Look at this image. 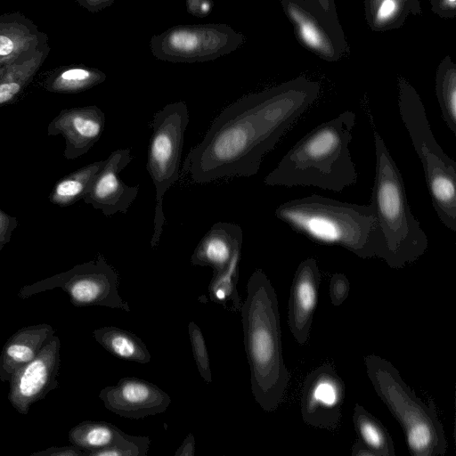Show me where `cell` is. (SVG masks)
I'll return each instance as SVG.
<instances>
[{
  "mask_svg": "<svg viewBox=\"0 0 456 456\" xmlns=\"http://www.w3.org/2000/svg\"><path fill=\"white\" fill-rule=\"evenodd\" d=\"M99 398L110 411L134 419L162 413L171 403V397L155 384L134 377L105 387Z\"/></svg>",
  "mask_w": 456,
  "mask_h": 456,
  "instance_id": "15",
  "label": "cell"
},
{
  "mask_svg": "<svg viewBox=\"0 0 456 456\" xmlns=\"http://www.w3.org/2000/svg\"><path fill=\"white\" fill-rule=\"evenodd\" d=\"M48 43L34 54L9 65L0 75V107L14 102L31 83L47 58Z\"/></svg>",
  "mask_w": 456,
  "mask_h": 456,
  "instance_id": "21",
  "label": "cell"
},
{
  "mask_svg": "<svg viewBox=\"0 0 456 456\" xmlns=\"http://www.w3.org/2000/svg\"><path fill=\"white\" fill-rule=\"evenodd\" d=\"M17 225L16 217L8 215L0 208V251L10 241Z\"/></svg>",
  "mask_w": 456,
  "mask_h": 456,
  "instance_id": "33",
  "label": "cell"
},
{
  "mask_svg": "<svg viewBox=\"0 0 456 456\" xmlns=\"http://www.w3.org/2000/svg\"><path fill=\"white\" fill-rule=\"evenodd\" d=\"M106 74L84 65L61 67L51 73L43 83L45 90L58 94H77L104 82Z\"/></svg>",
  "mask_w": 456,
  "mask_h": 456,
  "instance_id": "23",
  "label": "cell"
},
{
  "mask_svg": "<svg viewBox=\"0 0 456 456\" xmlns=\"http://www.w3.org/2000/svg\"><path fill=\"white\" fill-rule=\"evenodd\" d=\"M150 444L148 436L124 433L113 445L90 452L86 456H146Z\"/></svg>",
  "mask_w": 456,
  "mask_h": 456,
  "instance_id": "30",
  "label": "cell"
},
{
  "mask_svg": "<svg viewBox=\"0 0 456 456\" xmlns=\"http://www.w3.org/2000/svg\"><path fill=\"white\" fill-rule=\"evenodd\" d=\"M240 312L252 395L265 411L272 412L283 400L290 373L282 354L278 297L262 269L250 275Z\"/></svg>",
  "mask_w": 456,
  "mask_h": 456,
  "instance_id": "2",
  "label": "cell"
},
{
  "mask_svg": "<svg viewBox=\"0 0 456 456\" xmlns=\"http://www.w3.org/2000/svg\"><path fill=\"white\" fill-rule=\"evenodd\" d=\"M105 126L104 112L95 105L63 109L49 123L48 135L61 134L63 156L74 160L87 153L99 141Z\"/></svg>",
  "mask_w": 456,
  "mask_h": 456,
  "instance_id": "16",
  "label": "cell"
},
{
  "mask_svg": "<svg viewBox=\"0 0 456 456\" xmlns=\"http://www.w3.org/2000/svg\"><path fill=\"white\" fill-rule=\"evenodd\" d=\"M379 0H363L365 17L368 16Z\"/></svg>",
  "mask_w": 456,
  "mask_h": 456,
  "instance_id": "41",
  "label": "cell"
},
{
  "mask_svg": "<svg viewBox=\"0 0 456 456\" xmlns=\"http://www.w3.org/2000/svg\"><path fill=\"white\" fill-rule=\"evenodd\" d=\"M420 13L419 0H379L365 18L372 30L386 31L400 28L410 15Z\"/></svg>",
  "mask_w": 456,
  "mask_h": 456,
  "instance_id": "27",
  "label": "cell"
},
{
  "mask_svg": "<svg viewBox=\"0 0 456 456\" xmlns=\"http://www.w3.org/2000/svg\"><path fill=\"white\" fill-rule=\"evenodd\" d=\"M30 456H86V452L70 444L65 446H52L30 454Z\"/></svg>",
  "mask_w": 456,
  "mask_h": 456,
  "instance_id": "34",
  "label": "cell"
},
{
  "mask_svg": "<svg viewBox=\"0 0 456 456\" xmlns=\"http://www.w3.org/2000/svg\"><path fill=\"white\" fill-rule=\"evenodd\" d=\"M432 11L442 18H453L456 14V0H429Z\"/></svg>",
  "mask_w": 456,
  "mask_h": 456,
  "instance_id": "36",
  "label": "cell"
},
{
  "mask_svg": "<svg viewBox=\"0 0 456 456\" xmlns=\"http://www.w3.org/2000/svg\"><path fill=\"white\" fill-rule=\"evenodd\" d=\"M346 387L330 363L313 370L305 379L301 415L309 426L335 430L340 422Z\"/></svg>",
  "mask_w": 456,
  "mask_h": 456,
  "instance_id": "13",
  "label": "cell"
},
{
  "mask_svg": "<svg viewBox=\"0 0 456 456\" xmlns=\"http://www.w3.org/2000/svg\"><path fill=\"white\" fill-rule=\"evenodd\" d=\"M104 162L105 159L94 161L58 180L49 195V200L64 208L83 199Z\"/></svg>",
  "mask_w": 456,
  "mask_h": 456,
  "instance_id": "25",
  "label": "cell"
},
{
  "mask_svg": "<svg viewBox=\"0 0 456 456\" xmlns=\"http://www.w3.org/2000/svg\"><path fill=\"white\" fill-rule=\"evenodd\" d=\"M373 137L376 164L370 206L375 219L374 255L400 269L427 251L428 239L411 211L402 174L384 140L376 130Z\"/></svg>",
  "mask_w": 456,
  "mask_h": 456,
  "instance_id": "4",
  "label": "cell"
},
{
  "mask_svg": "<svg viewBox=\"0 0 456 456\" xmlns=\"http://www.w3.org/2000/svg\"><path fill=\"white\" fill-rule=\"evenodd\" d=\"M195 439L191 433L183 441L182 444L175 452V456H194L195 455Z\"/></svg>",
  "mask_w": 456,
  "mask_h": 456,
  "instance_id": "38",
  "label": "cell"
},
{
  "mask_svg": "<svg viewBox=\"0 0 456 456\" xmlns=\"http://www.w3.org/2000/svg\"><path fill=\"white\" fill-rule=\"evenodd\" d=\"M356 115L346 110L300 138L264 179L269 186H314L342 191L356 183L350 152Z\"/></svg>",
  "mask_w": 456,
  "mask_h": 456,
  "instance_id": "3",
  "label": "cell"
},
{
  "mask_svg": "<svg viewBox=\"0 0 456 456\" xmlns=\"http://www.w3.org/2000/svg\"><path fill=\"white\" fill-rule=\"evenodd\" d=\"M321 272L313 257L297 266L290 288L288 322L290 331L300 345L308 341L317 305Z\"/></svg>",
  "mask_w": 456,
  "mask_h": 456,
  "instance_id": "17",
  "label": "cell"
},
{
  "mask_svg": "<svg viewBox=\"0 0 456 456\" xmlns=\"http://www.w3.org/2000/svg\"><path fill=\"white\" fill-rule=\"evenodd\" d=\"M281 4L296 38L306 50L330 62L349 53L338 16L327 13L316 0H281Z\"/></svg>",
  "mask_w": 456,
  "mask_h": 456,
  "instance_id": "11",
  "label": "cell"
},
{
  "mask_svg": "<svg viewBox=\"0 0 456 456\" xmlns=\"http://www.w3.org/2000/svg\"><path fill=\"white\" fill-rule=\"evenodd\" d=\"M321 7L329 14L338 16L335 0H316Z\"/></svg>",
  "mask_w": 456,
  "mask_h": 456,
  "instance_id": "40",
  "label": "cell"
},
{
  "mask_svg": "<svg viewBox=\"0 0 456 456\" xmlns=\"http://www.w3.org/2000/svg\"><path fill=\"white\" fill-rule=\"evenodd\" d=\"M95 340L110 354L117 358L138 363H149L151 355L135 334L114 326L95 329L93 331Z\"/></svg>",
  "mask_w": 456,
  "mask_h": 456,
  "instance_id": "22",
  "label": "cell"
},
{
  "mask_svg": "<svg viewBox=\"0 0 456 456\" xmlns=\"http://www.w3.org/2000/svg\"><path fill=\"white\" fill-rule=\"evenodd\" d=\"M329 291L331 304L334 306L341 305L349 296L350 282L347 277L344 273H334L330 278Z\"/></svg>",
  "mask_w": 456,
  "mask_h": 456,
  "instance_id": "32",
  "label": "cell"
},
{
  "mask_svg": "<svg viewBox=\"0 0 456 456\" xmlns=\"http://www.w3.org/2000/svg\"><path fill=\"white\" fill-rule=\"evenodd\" d=\"M187 12L198 18L207 17L213 10L212 0H186Z\"/></svg>",
  "mask_w": 456,
  "mask_h": 456,
  "instance_id": "35",
  "label": "cell"
},
{
  "mask_svg": "<svg viewBox=\"0 0 456 456\" xmlns=\"http://www.w3.org/2000/svg\"><path fill=\"white\" fill-rule=\"evenodd\" d=\"M243 232L233 223L217 222L201 238L191 256V264L209 266L213 275L224 271L237 250L241 249Z\"/></svg>",
  "mask_w": 456,
  "mask_h": 456,
  "instance_id": "19",
  "label": "cell"
},
{
  "mask_svg": "<svg viewBox=\"0 0 456 456\" xmlns=\"http://www.w3.org/2000/svg\"><path fill=\"white\" fill-rule=\"evenodd\" d=\"M364 365L377 395L401 425L411 455H444L447 441L435 403L419 398L389 361L369 354Z\"/></svg>",
  "mask_w": 456,
  "mask_h": 456,
  "instance_id": "6",
  "label": "cell"
},
{
  "mask_svg": "<svg viewBox=\"0 0 456 456\" xmlns=\"http://www.w3.org/2000/svg\"><path fill=\"white\" fill-rule=\"evenodd\" d=\"M352 456H375L374 452L370 450L359 439L355 441L352 447Z\"/></svg>",
  "mask_w": 456,
  "mask_h": 456,
  "instance_id": "39",
  "label": "cell"
},
{
  "mask_svg": "<svg viewBox=\"0 0 456 456\" xmlns=\"http://www.w3.org/2000/svg\"><path fill=\"white\" fill-rule=\"evenodd\" d=\"M398 110L423 167L432 206L441 223L456 232V162L436 142L416 89L399 77Z\"/></svg>",
  "mask_w": 456,
  "mask_h": 456,
  "instance_id": "7",
  "label": "cell"
},
{
  "mask_svg": "<svg viewBox=\"0 0 456 456\" xmlns=\"http://www.w3.org/2000/svg\"><path fill=\"white\" fill-rule=\"evenodd\" d=\"M88 12L95 13L113 4L115 0H75Z\"/></svg>",
  "mask_w": 456,
  "mask_h": 456,
  "instance_id": "37",
  "label": "cell"
},
{
  "mask_svg": "<svg viewBox=\"0 0 456 456\" xmlns=\"http://www.w3.org/2000/svg\"><path fill=\"white\" fill-rule=\"evenodd\" d=\"M435 82L442 118L451 132L456 134V67L450 56L438 65Z\"/></svg>",
  "mask_w": 456,
  "mask_h": 456,
  "instance_id": "28",
  "label": "cell"
},
{
  "mask_svg": "<svg viewBox=\"0 0 456 456\" xmlns=\"http://www.w3.org/2000/svg\"><path fill=\"white\" fill-rule=\"evenodd\" d=\"M353 423L357 436L375 456H395L392 437L386 427L363 406L356 403L354 408Z\"/></svg>",
  "mask_w": 456,
  "mask_h": 456,
  "instance_id": "24",
  "label": "cell"
},
{
  "mask_svg": "<svg viewBox=\"0 0 456 456\" xmlns=\"http://www.w3.org/2000/svg\"><path fill=\"white\" fill-rule=\"evenodd\" d=\"M60 350V338L54 334L32 361L12 373L8 400L20 414L27 415L33 403L59 387Z\"/></svg>",
  "mask_w": 456,
  "mask_h": 456,
  "instance_id": "12",
  "label": "cell"
},
{
  "mask_svg": "<svg viewBox=\"0 0 456 456\" xmlns=\"http://www.w3.org/2000/svg\"><path fill=\"white\" fill-rule=\"evenodd\" d=\"M240 250H237L232 257L227 267L221 273L213 275L208 286V295L211 301L229 306L234 312L240 310L241 302L238 294L237 284L239 281V264Z\"/></svg>",
  "mask_w": 456,
  "mask_h": 456,
  "instance_id": "29",
  "label": "cell"
},
{
  "mask_svg": "<svg viewBox=\"0 0 456 456\" xmlns=\"http://www.w3.org/2000/svg\"><path fill=\"white\" fill-rule=\"evenodd\" d=\"M320 84L298 77L232 102L187 154L183 173L195 183L249 177L293 124L315 102Z\"/></svg>",
  "mask_w": 456,
  "mask_h": 456,
  "instance_id": "1",
  "label": "cell"
},
{
  "mask_svg": "<svg viewBox=\"0 0 456 456\" xmlns=\"http://www.w3.org/2000/svg\"><path fill=\"white\" fill-rule=\"evenodd\" d=\"M132 159L130 149L112 151L94 178L83 198L84 202L101 210L106 216L126 214L139 192L138 185L129 186L119 177Z\"/></svg>",
  "mask_w": 456,
  "mask_h": 456,
  "instance_id": "14",
  "label": "cell"
},
{
  "mask_svg": "<svg viewBox=\"0 0 456 456\" xmlns=\"http://www.w3.org/2000/svg\"><path fill=\"white\" fill-rule=\"evenodd\" d=\"M189 110L185 102L165 105L152 118L146 169L155 187L153 232L151 246L160 240L165 224L163 199L167 191L179 179L184 134L189 125Z\"/></svg>",
  "mask_w": 456,
  "mask_h": 456,
  "instance_id": "8",
  "label": "cell"
},
{
  "mask_svg": "<svg viewBox=\"0 0 456 456\" xmlns=\"http://www.w3.org/2000/svg\"><path fill=\"white\" fill-rule=\"evenodd\" d=\"M118 273L99 254L94 260L23 286L17 297L26 299L33 295L60 288L69 295L75 306L97 305L130 312L129 305L118 293Z\"/></svg>",
  "mask_w": 456,
  "mask_h": 456,
  "instance_id": "9",
  "label": "cell"
},
{
  "mask_svg": "<svg viewBox=\"0 0 456 456\" xmlns=\"http://www.w3.org/2000/svg\"><path fill=\"white\" fill-rule=\"evenodd\" d=\"M188 332L198 371L203 380L210 384L212 382L210 361L202 331L194 322H191L188 324Z\"/></svg>",
  "mask_w": 456,
  "mask_h": 456,
  "instance_id": "31",
  "label": "cell"
},
{
  "mask_svg": "<svg viewBox=\"0 0 456 456\" xmlns=\"http://www.w3.org/2000/svg\"><path fill=\"white\" fill-rule=\"evenodd\" d=\"M277 219L311 240L339 246L361 258L374 257V216L369 205H359L312 194L283 202Z\"/></svg>",
  "mask_w": 456,
  "mask_h": 456,
  "instance_id": "5",
  "label": "cell"
},
{
  "mask_svg": "<svg viewBox=\"0 0 456 456\" xmlns=\"http://www.w3.org/2000/svg\"><path fill=\"white\" fill-rule=\"evenodd\" d=\"M124 432L106 421L84 420L69 431L71 444L88 452L113 445Z\"/></svg>",
  "mask_w": 456,
  "mask_h": 456,
  "instance_id": "26",
  "label": "cell"
},
{
  "mask_svg": "<svg viewBox=\"0 0 456 456\" xmlns=\"http://www.w3.org/2000/svg\"><path fill=\"white\" fill-rule=\"evenodd\" d=\"M48 37L20 12L0 15V75L9 65L34 54Z\"/></svg>",
  "mask_w": 456,
  "mask_h": 456,
  "instance_id": "18",
  "label": "cell"
},
{
  "mask_svg": "<svg viewBox=\"0 0 456 456\" xmlns=\"http://www.w3.org/2000/svg\"><path fill=\"white\" fill-rule=\"evenodd\" d=\"M55 334L47 323L19 329L5 342L0 354V380L9 381L12 373L32 361Z\"/></svg>",
  "mask_w": 456,
  "mask_h": 456,
  "instance_id": "20",
  "label": "cell"
},
{
  "mask_svg": "<svg viewBox=\"0 0 456 456\" xmlns=\"http://www.w3.org/2000/svg\"><path fill=\"white\" fill-rule=\"evenodd\" d=\"M245 37L224 23L176 25L151 38L155 58L170 62L208 61L229 54Z\"/></svg>",
  "mask_w": 456,
  "mask_h": 456,
  "instance_id": "10",
  "label": "cell"
}]
</instances>
